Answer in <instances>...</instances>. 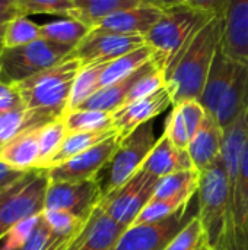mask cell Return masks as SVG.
I'll use <instances>...</instances> for the list:
<instances>
[{
  "label": "cell",
  "mask_w": 248,
  "mask_h": 250,
  "mask_svg": "<svg viewBox=\"0 0 248 250\" xmlns=\"http://www.w3.org/2000/svg\"><path fill=\"white\" fill-rule=\"evenodd\" d=\"M224 13L212 15L191 37L167 72V89L172 105L202 98L205 83L222 41Z\"/></svg>",
  "instance_id": "obj_1"
},
{
  "label": "cell",
  "mask_w": 248,
  "mask_h": 250,
  "mask_svg": "<svg viewBox=\"0 0 248 250\" xmlns=\"http://www.w3.org/2000/svg\"><path fill=\"white\" fill-rule=\"evenodd\" d=\"M80 67V62L70 54L58 64L16 85L26 108V129H38L64 117Z\"/></svg>",
  "instance_id": "obj_2"
},
{
  "label": "cell",
  "mask_w": 248,
  "mask_h": 250,
  "mask_svg": "<svg viewBox=\"0 0 248 250\" xmlns=\"http://www.w3.org/2000/svg\"><path fill=\"white\" fill-rule=\"evenodd\" d=\"M197 202L208 250H234L229 185L222 158L199 171Z\"/></svg>",
  "instance_id": "obj_3"
},
{
  "label": "cell",
  "mask_w": 248,
  "mask_h": 250,
  "mask_svg": "<svg viewBox=\"0 0 248 250\" xmlns=\"http://www.w3.org/2000/svg\"><path fill=\"white\" fill-rule=\"evenodd\" d=\"M210 16V13L190 4L167 9L161 21L145 35V42L153 48L155 59L165 75L191 37Z\"/></svg>",
  "instance_id": "obj_4"
},
{
  "label": "cell",
  "mask_w": 248,
  "mask_h": 250,
  "mask_svg": "<svg viewBox=\"0 0 248 250\" xmlns=\"http://www.w3.org/2000/svg\"><path fill=\"white\" fill-rule=\"evenodd\" d=\"M48 185V171L34 168L0 189V242L15 224L45 211Z\"/></svg>",
  "instance_id": "obj_5"
},
{
  "label": "cell",
  "mask_w": 248,
  "mask_h": 250,
  "mask_svg": "<svg viewBox=\"0 0 248 250\" xmlns=\"http://www.w3.org/2000/svg\"><path fill=\"white\" fill-rule=\"evenodd\" d=\"M72 53V47L45 38L19 47L4 48L0 54V82L18 85L34 75L58 64Z\"/></svg>",
  "instance_id": "obj_6"
},
{
  "label": "cell",
  "mask_w": 248,
  "mask_h": 250,
  "mask_svg": "<svg viewBox=\"0 0 248 250\" xmlns=\"http://www.w3.org/2000/svg\"><path fill=\"white\" fill-rule=\"evenodd\" d=\"M156 141L152 122L142 125L127 138L121 139L113 160L107 166V180L102 186L104 195L121 188L142 168Z\"/></svg>",
  "instance_id": "obj_7"
},
{
  "label": "cell",
  "mask_w": 248,
  "mask_h": 250,
  "mask_svg": "<svg viewBox=\"0 0 248 250\" xmlns=\"http://www.w3.org/2000/svg\"><path fill=\"white\" fill-rule=\"evenodd\" d=\"M159 179L151 176L145 170H139L127 183L117 190L102 195L101 208L117 223L130 227L142 209L152 201Z\"/></svg>",
  "instance_id": "obj_8"
},
{
  "label": "cell",
  "mask_w": 248,
  "mask_h": 250,
  "mask_svg": "<svg viewBox=\"0 0 248 250\" xmlns=\"http://www.w3.org/2000/svg\"><path fill=\"white\" fill-rule=\"evenodd\" d=\"M121 138L118 133L73 157L72 160L48 168L51 182H88L96 180L99 173L113 160Z\"/></svg>",
  "instance_id": "obj_9"
},
{
  "label": "cell",
  "mask_w": 248,
  "mask_h": 250,
  "mask_svg": "<svg viewBox=\"0 0 248 250\" xmlns=\"http://www.w3.org/2000/svg\"><path fill=\"white\" fill-rule=\"evenodd\" d=\"M99 179L88 182H51L47 189L45 209L66 211L86 218L102 199Z\"/></svg>",
  "instance_id": "obj_10"
},
{
  "label": "cell",
  "mask_w": 248,
  "mask_h": 250,
  "mask_svg": "<svg viewBox=\"0 0 248 250\" xmlns=\"http://www.w3.org/2000/svg\"><path fill=\"white\" fill-rule=\"evenodd\" d=\"M186 212L187 208L156 223L127 227L111 250H165L191 218H186Z\"/></svg>",
  "instance_id": "obj_11"
},
{
  "label": "cell",
  "mask_w": 248,
  "mask_h": 250,
  "mask_svg": "<svg viewBox=\"0 0 248 250\" xmlns=\"http://www.w3.org/2000/svg\"><path fill=\"white\" fill-rule=\"evenodd\" d=\"M145 44V37L142 35H126L92 29L91 34L79 45H76L72 54L80 62L82 66H89L96 63H108Z\"/></svg>",
  "instance_id": "obj_12"
},
{
  "label": "cell",
  "mask_w": 248,
  "mask_h": 250,
  "mask_svg": "<svg viewBox=\"0 0 248 250\" xmlns=\"http://www.w3.org/2000/svg\"><path fill=\"white\" fill-rule=\"evenodd\" d=\"M170 105H172V100L167 86H164L155 94L137 100L134 103L126 104L117 111H114L113 126L118 132L120 138L124 139L142 125L152 122L156 116L164 113Z\"/></svg>",
  "instance_id": "obj_13"
},
{
  "label": "cell",
  "mask_w": 248,
  "mask_h": 250,
  "mask_svg": "<svg viewBox=\"0 0 248 250\" xmlns=\"http://www.w3.org/2000/svg\"><path fill=\"white\" fill-rule=\"evenodd\" d=\"M124 230L98 204L67 250H111Z\"/></svg>",
  "instance_id": "obj_14"
},
{
  "label": "cell",
  "mask_w": 248,
  "mask_h": 250,
  "mask_svg": "<svg viewBox=\"0 0 248 250\" xmlns=\"http://www.w3.org/2000/svg\"><path fill=\"white\" fill-rule=\"evenodd\" d=\"M164 13L165 9L148 3H140L137 6L127 7L113 13L111 16L101 21L92 29L102 31V32L145 37L161 21Z\"/></svg>",
  "instance_id": "obj_15"
},
{
  "label": "cell",
  "mask_w": 248,
  "mask_h": 250,
  "mask_svg": "<svg viewBox=\"0 0 248 250\" xmlns=\"http://www.w3.org/2000/svg\"><path fill=\"white\" fill-rule=\"evenodd\" d=\"M221 48L234 60L248 62V0H228Z\"/></svg>",
  "instance_id": "obj_16"
},
{
  "label": "cell",
  "mask_w": 248,
  "mask_h": 250,
  "mask_svg": "<svg viewBox=\"0 0 248 250\" xmlns=\"http://www.w3.org/2000/svg\"><path fill=\"white\" fill-rule=\"evenodd\" d=\"M222 146L224 127L213 114L208 113L187 148L194 168L202 171L219 161L222 158Z\"/></svg>",
  "instance_id": "obj_17"
},
{
  "label": "cell",
  "mask_w": 248,
  "mask_h": 250,
  "mask_svg": "<svg viewBox=\"0 0 248 250\" xmlns=\"http://www.w3.org/2000/svg\"><path fill=\"white\" fill-rule=\"evenodd\" d=\"M193 168L194 166L191 163L189 151L177 148L165 133H162V136L156 141L155 146L152 148L151 154L142 166V170L156 179H162L168 174Z\"/></svg>",
  "instance_id": "obj_18"
},
{
  "label": "cell",
  "mask_w": 248,
  "mask_h": 250,
  "mask_svg": "<svg viewBox=\"0 0 248 250\" xmlns=\"http://www.w3.org/2000/svg\"><path fill=\"white\" fill-rule=\"evenodd\" d=\"M244 111H248V62L235 60L234 75L222 97L216 119L225 129Z\"/></svg>",
  "instance_id": "obj_19"
},
{
  "label": "cell",
  "mask_w": 248,
  "mask_h": 250,
  "mask_svg": "<svg viewBox=\"0 0 248 250\" xmlns=\"http://www.w3.org/2000/svg\"><path fill=\"white\" fill-rule=\"evenodd\" d=\"M234 250H248V136L231 207Z\"/></svg>",
  "instance_id": "obj_20"
},
{
  "label": "cell",
  "mask_w": 248,
  "mask_h": 250,
  "mask_svg": "<svg viewBox=\"0 0 248 250\" xmlns=\"http://www.w3.org/2000/svg\"><path fill=\"white\" fill-rule=\"evenodd\" d=\"M234 69H235V60L231 59L221 47L218 48L213 63L210 66L206 83H205V89L200 98L202 105L205 107V110L210 114H213L216 117L218 108L221 105L222 97L232 79L234 75Z\"/></svg>",
  "instance_id": "obj_21"
},
{
  "label": "cell",
  "mask_w": 248,
  "mask_h": 250,
  "mask_svg": "<svg viewBox=\"0 0 248 250\" xmlns=\"http://www.w3.org/2000/svg\"><path fill=\"white\" fill-rule=\"evenodd\" d=\"M38 133L39 127L20 132L18 136H15L12 141L0 148V161L20 171L37 168L39 160Z\"/></svg>",
  "instance_id": "obj_22"
},
{
  "label": "cell",
  "mask_w": 248,
  "mask_h": 250,
  "mask_svg": "<svg viewBox=\"0 0 248 250\" xmlns=\"http://www.w3.org/2000/svg\"><path fill=\"white\" fill-rule=\"evenodd\" d=\"M153 59H155L153 48H151L148 44H145V45H142L115 60L108 62L102 70V75L99 79V86L101 88L108 86L111 83H115V82L133 75L136 70H139L140 67H143Z\"/></svg>",
  "instance_id": "obj_23"
},
{
  "label": "cell",
  "mask_w": 248,
  "mask_h": 250,
  "mask_svg": "<svg viewBox=\"0 0 248 250\" xmlns=\"http://www.w3.org/2000/svg\"><path fill=\"white\" fill-rule=\"evenodd\" d=\"M146 66V64H145ZM143 67H140L139 70H136L133 75L111 83L108 86H104L101 89H98L89 100H86L79 108H91V110H101V111H108V113H114L118 108H121L126 104L127 95L133 86V83L136 82V79L140 76V73L143 72Z\"/></svg>",
  "instance_id": "obj_24"
},
{
  "label": "cell",
  "mask_w": 248,
  "mask_h": 250,
  "mask_svg": "<svg viewBox=\"0 0 248 250\" xmlns=\"http://www.w3.org/2000/svg\"><path fill=\"white\" fill-rule=\"evenodd\" d=\"M115 133H118L115 129L102 130V132H69L67 136L64 138L60 149L54 154V157L51 158V161L48 163L45 170L72 160L73 157H76V155L91 149L92 146L104 142L105 139L114 136Z\"/></svg>",
  "instance_id": "obj_25"
},
{
  "label": "cell",
  "mask_w": 248,
  "mask_h": 250,
  "mask_svg": "<svg viewBox=\"0 0 248 250\" xmlns=\"http://www.w3.org/2000/svg\"><path fill=\"white\" fill-rule=\"evenodd\" d=\"M91 31L92 26L75 18H63L41 25L42 38L72 47L73 50L91 34Z\"/></svg>",
  "instance_id": "obj_26"
},
{
  "label": "cell",
  "mask_w": 248,
  "mask_h": 250,
  "mask_svg": "<svg viewBox=\"0 0 248 250\" xmlns=\"http://www.w3.org/2000/svg\"><path fill=\"white\" fill-rule=\"evenodd\" d=\"M76 7L75 19H79L89 26H96L101 21L127 7L143 3L142 0H73Z\"/></svg>",
  "instance_id": "obj_27"
},
{
  "label": "cell",
  "mask_w": 248,
  "mask_h": 250,
  "mask_svg": "<svg viewBox=\"0 0 248 250\" xmlns=\"http://www.w3.org/2000/svg\"><path fill=\"white\" fill-rule=\"evenodd\" d=\"M63 119L67 132H102L114 129L113 113L108 111L75 108L67 111Z\"/></svg>",
  "instance_id": "obj_28"
},
{
  "label": "cell",
  "mask_w": 248,
  "mask_h": 250,
  "mask_svg": "<svg viewBox=\"0 0 248 250\" xmlns=\"http://www.w3.org/2000/svg\"><path fill=\"white\" fill-rule=\"evenodd\" d=\"M107 63H96V64H89V66H82L73 88H72V95H70V103H69V110L79 108L86 100H89L101 86H99V79L102 75V70Z\"/></svg>",
  "instance_id": "obj_29"
},
{
  "label": "cell",
  "mask_w": 248,
  "mask_h": 250,
  "mask_svg": "<svg viewBox=\"0 0 248 250\" xmlns=\"http://www.w3.org/2000/svg\"><path fill=\"white\" fill-rule=\"evenodd\" d=\"M194 193H183L177 195L172 198H165V199H152L137 215L134 223L132 226H139V224H146V223H156L161 220H165L178 211L184 209L189 207L190 199L193 198Z\"/></svg>",
  "instance_id": "obj_30"
},
{
  "label": "cell",
  "mask_w": 248,
  "mask_h": 250,
  "mask_svg": "<svg viewBox=\"0 0 248 250\" xmlns=\"http://www.w3.org/2000/svg\"><path fill=\"white\" fill-rule=\"evenodd\" d=\"M199 188V171L183 170L168 174L158 180L155 195L152 199H165L183 193H197Z\"/></svg>",
  "instance_id": "obj_31"
},
{
  "label": "cell",
  "mask_w": 248,
  "mask_h": 250,
  "mask_svg": "<svg viewBox=\"0 0 248 250\" xmlns=\"http://www.w3.org/2000/svg\"><path fill=\"white\" fill-rule=\"evenodd\" d=\"M67 133L69 132L64 123V119H57L39 127V133H38L39 160H38L37 168H47L54 154L60 149Z\"/></svg>",
  "instance_id": "obj_32"
},
{
  "label": "cell",
  "mask_w": 248,
  "mask_h": 250,
  "mask_svg": "<svg viewBox=\"0 0 248 250\" xmlns=\"http://www.w3.org/2000/svg\"><path fill=\"white\" fill-rule=\"evenodd\" d=\"M42 38L41 25L35 23L26 15H18L10 21L4 35V48L19 47Z\"/></svg>",
  "instance_id": "obj_33"
},
{
  "label": "cell",
  "mask_w": 248,
  "mask_h": 250,
  "mask_svg": "<svg viewBox=\"0 0 248 250\" xmlns=\"http://www.w3.org/2000/svg\"><path fill=\"white\" fill-rule=\"evenodd\" d=\"M165 250H208L203 227L197 214L187 221Z\"/></svg>",
  "instance_id": "obj_34"
},
{
  "label": "cell",
  "mask_w": 248,
  "mask_h": 250,
  "mask_svg": "<svg viewBox=\"0 0 248 250\" xmlns=\"http://www.w3.org/2000/svg\"><path fill=\"white\" fill-rule=\"evenodd\" d=\"M23 15H57L61 18H75L76 7L73 0H19Z\"/></svg>",
  "instance_id": "obj_35"
},
{
  "label": "cell",
  "mask_w": 248,
  "mask_h": 250,
  "mask_svg": "<svg viewBox=\"0 0 248 250\" xmlns=\"http://www.w3.org/2000/svg\"><path fill=\"white\" fill-rule=\"evenodd\" d=\"M39 215L25 218V220L19 221L18 224H15L6 233V236L1 239L0 246L6 250H22V248L25 246V243L29 240L31 234L34 233V230H35V227L38 224Z\"/></svg>",
  "instance_id": "obj_36"
},
{
  "label": "cell",
  "mask_w": 248,
  "mask_h": 250,
  "mask_svg": "<svg viewBox=\"0 0 248 250\" xmlns=\"http://www.w3.org/2000/svg\"><path fill=\"white\" fill-rule=\"evenodd\" d=\"M26 130V108H18L0 114V148Z\"/></svg>",
  "instance_id": "obj_37"
},
{
  "label": "cell",
  "mask_w": 248,
  "mask_h": 250,
  "mask_svg": "<svg viewBox=\"0 0 248 250\" xmlns=\"http://www.w3.org/2000/svg\"><path fill=\"white\" fill-rule=\"evenodd\" d=\"M164 133L168 136V139L180 149H186L190 145V136L186 127V123L183 120V116L178 110V107L172 105V110L165 122V130Z\"/></svg>",
  "instance_id": "obj_38"
},
{
  "label": "cell",
  "mask_w": 248,
  "mask_h": 250,
  "mask_svg": "<svg viewBox=\"0 0 248 250\" xmlns=\"http://www.w3.org/2000/svg\"><path fill=\"white\" fill-rule=\"evenodd\" d=\"M42 215H44L45 221L48 223V226L51 227V230L56 233H61V234L76 231L89 217L88 215L86 218H80V217H76L70 212L57 211V209H45L42 212Z\"/></svg>",
  "instance_id": "obj_39"
},
{
  "label": "cell",
  "mask_w": 248,
  "mask_h": 250,
  "mask_svg": "<svg viewBox=\"0 0 248 250\" xmlns=\"http://www.w3.org/2000/svg\"><path fill=\"white\" fill-rule=\"evenodd\" d=\"M25 107L16 85L0 82V114Z\"/></svg>",
  "instance_id": "obj_40"
},
{
  "label": "cell",
  "mask_w": 248,
  "mask_h": 250,
  "mask_svg": "<svg viewBox=\"0 0 248 250\" xmlns=\"http://www.w3.org/2000/svg\"><path fill=\"white\" fill-rule=\"evenodd\" d=\"M191 7H196L202 12L216 15V13H224L228 0H187Z\"/></svg>",
  "instance_id": "obj_41"
},
{
  "label": "cell",
  "mask_w": 248,
  "mask_h": 250,
  "mask_svg": "<svg viewBox=\"0 0 248 250\" xmlns=\"http://www.w3.org/2000/svg\"><path fill=\"white\" fill-rule=\"evenodd\" d=\"M26 171H20V170H16L13 167H10L9 164L0 161V189L12 185L13 182H16L19 177H22Z\"/></svg>",
  "instance_id": "obj_42"
},
{
  "label": "cell",
  "mask_w": 248,
  "mask_h": 250,
  "mask_svg": "<svg viewBox=\"0 0 248 250\" xmlns=\"http://www.w3.org/2000/svg\"><path fill=\"white\" fill-rule=\"evenodd\" d=\"M18 15H22V13H19V12H0V54L4 50V35H6L7 25Z\"/></svg>",
  "instance_id": "obj_43"
},
{
  "label": "cell",
  "mask_w": 248,
  "mask_h": 250,
  "mask_svg": "<svg viewBox=\"0 0 248 250\" xmlns=\"http://www.w3.org/2000/svg\"><path fill=\"white\" fill-rule=\"evenodd\" d=\"M143 3L152 4V6H158L161 9H172V7H180V6H186L189 4L187 0H142Z\"/></svg>",
  "instance_id": "obj_44"
},
{
  "label": "cell",
  "mask_w": 248,
  "mask_h": 250,
  "mask_svg": "<svg viewBox=\"0 0 248 250\" xmlns=\"http://www.w3.org/2000/svg\"><path fill=\"white\" fill-rule=\"evenodd\" d=\"M0 12H19V13H22L20 6H19V0H0Z\"/></svg>",
  "instance_id": "obj_45"
},
{
  "label": "cell",
  "mask_w": 248,
  "mask_h": 250,
  "mask_svg": "<svg viewBox=\"0 0 248 250\" xmlns=\"http://www.w3.org/2000/svg\"><path fill=\"white\" fill-rule=\"evenodd\" d=\"M0 250H6V249H3V248H1V246H0Z\"/></svg>",
  "instance_id": "obj_46"
}]
</instances>
